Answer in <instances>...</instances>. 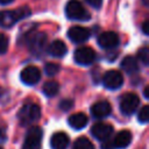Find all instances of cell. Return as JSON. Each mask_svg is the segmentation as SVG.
<instances>
[{
    "label": "cell",
    "mask_w": 149,
    "mask_h": 149,
    "mask_svg": "<svg viewBox=\"0 0 149 149\" xmlns=\"http://www.w3.org/2000/svg\"><path fill=\"white\" fill-rule=\"evenodd\" d=\"M90 36H91L90 29H87L85 27H80V26L71 27L68 31V37L73 43H83V42L87 41L90 38Z\"/></svg>",
    "instance_id": "9c48e42d"
},
{
    "label": "cell",
    "mask_w": 149,
    "mask_h": 149,
    "mask_svg": "<svg viewBox=\"0 0 149 149\" xmlns=\"http://www.w3.org/2000/svg\"><path fill=\"white\" fill-rule=\"evenodd\" d=\"M47 47V35L44 33L34 34L29 40V48L35 55H40Z\"/></svg>",
    "instance_id": "8fae6325"
},
{
    "label": "cell",
    "mask_w": 149,
    "mask_h": 149,
    "mask_svg": "<svg viewBox=\"0 0 149 149\" xmlns=\"http://www.w3.org/2000/svg\"><path fill=\"white\" fill-rule=\"evenodd\" d=\"M143 93H144V98H146V99H149V87H148V86L144 87Z\"/></svg>",
    "instance_id": "f546056e"
},
{
    "label": "cell",
    "mask_w": 149,
    "mask_h": 149,
    "mask_svg": "<svg viewBox=\"0 0 149 149\" xmlns=\"http://www.w3.org/2000/svg\"><path fill=\"white\" fill-rule=\"evenodd\" d=\"M29 15H30V9L27 6H23L13 10H2L0 12V26L3 28H9L16 21L22 20Z\"/></svg>",
    "instance_id": "6da1fadb"
},
{
    "label": "cell",
    "mask_w": 149,
    "mask_h": 149,
    "mask_svg": "<svg viewBox=\"0 0 149 149\" xmlns=\"http://www.w3.org/2000/svg\"><path fill=\"white\" fill-rule=\"evenodd\" d=\"M112 108H111V105L108 101L106 100H101V101H97L95 104L92 105L91 107V113L94 118L97 119H102V118H106L109 115Z\"/></svg>",
    "instance_id": "4fadbf2b"
},
{
    "label": "cell",
    "mask_w": 149,
    "mask_h": 149,
    "mask_svg": "<svg viewBox=\"0 0 149 149\" xmlns=\"http://www.w3.org/2000/svg\"><path fill=\"white\" fill-rule=\"evenodd\" d=\"M121 68L125 72L132 74L137 72L139 66H137V61L133 57V56H126L122 61H121Z\"/></svg>",
    "instance_id": "ac0fdd59"
},
{
    "label": "cell",
    "mask_w": 149,
    "mask_h": 149,
    "mask_svg": "<svg viewBox=\"0 0 149 149\" xmlns=\"http://www.w3.org/2000/svg\"><path fill=\"white\" fill-rule=\"evenodd\" d=\"M42 136H43V132L40 127L37 126L31 127L24 137L22 149H41Z\"/></svg>",
    "instance_id": "277c9868"
},
{
    "label": "cell",
    "mask_w": 149,
    "mask_h": 149,
    "mask_svg": "<svg viewBox=\"0 0 149 149\" xmlns=\"http://www.w3.org/2000/svg\"><path fill=\"white\" fill-rule=\"evenodd\" d=\"M58 70H59V65H57L55 63H48L44 66V71L48 76H55L58 72Z\"/></svg>",
    "instance_id": "603a6c76"
},
{
    "label": "cell",
    "mask_w": 149,
    "mask_h": 149,
    "mask_svg": "<svg viewBox=\"0 0 149 149\" xmlns=\"http://www.w3.org/2000/svg\"><path fill=\"white\" fill-rule=\"evenodd\" d=\"M72 149H94V146L87 137H78L74 141Z\"/></svg>",
    "instance_id": "ffe728a7"
},
{
    "label": "cell",
    "mask_w": 149,
    "mask_h": 149,
    "mask_svg": "<svg viewBox=\"0 0 149 149\" xmlns=\"http://www.w3.org/2000/svg\"><path fill=\"white\" fill-rule=\"evenodd\" d=\"M0 149H1V148H0Z\"/></svg>",
    "instance_id": "d6a6232c"
},
{
    "label": "cell",
    "mask_w": 149,
    "mask_h": 149,
    "mask_svg": "<svg viewBox=\"0 0 149 149\" xmlns=\"http://www.w3.org/2000/svg\"><path fill=\"white\" fill-rule=\"evenodd\" d=\"M20 78H21L22 83L26 85H35L36 83H38V80L41 78V71L36 66L29 65L21 71Z\"/></svg>",
    "instance_id": "ba28073f"
},
{
    "label": "cell",
    "mask_w": 149,
    "mask_h": 149,
    "mask_svg": "<svg viewBox=\"0 0 149 149\" xmlns=\"http://www.w3.org/2000/svg\"><path fill=\"white\" fill-rule=\"evenodd\" d=\"M139 104H140V99L135 93H126L121 97L120 111L125 115H130L136 111V108L139 107Z\"/></svg>",
    "instance_id": "5b68a950"
},
{
    "label": "cell",
    "mask_w": 149,
    "mask_h": 149,
    "mask_svg": "<svg viewBox=\"0 0 149 149\" xmlns=\"http://www.w3.org/2000/svg\"><path fill=\"white\" fill-rule=\"evenodd\" d=\"M93 136L99 141H106L113 133V127L109 123L105 122H98L95 123L91 129Z\"/></svg>",
    "instance_id": "7c38bea8"
},
{
    "label": "cell",
    "mask_w": 149,
    "mask_h": 149,
    "mask_svg": "<svg viewBox=\"0 0 149 149\" xmlns=\"http://www.w3.org/2000/svg\"><path fill=\"white\" fill-rule=\"evenodd\" d=\"M102 84L108 90H116L121 87V85L123 84V78L121 72H119L118 70L107 71L102 77Z\"/></svg>",
    "instance_id": "52a82bcc"
},
{
    "label": "cell",
    "mask_w": 149,
    "mask_h": 149,
    "mask_svg": "<svg viewBox=\"0 0 149 149\" xmlns=\"http://www.w3.org/2000/svg\"><path fill=\"white\" fill-rule=\"evenodd\" d=\"M48 52L52 57H63L66 54V45L61 40L52 41L48 47Z\"/></svg>",
    "instance_id": "2e32d148"
},
{
    "label": "cell",
    "mask_w": 149,
    "mask_h": 149,
    "mask_svg": "<svg viewBox=\"0 0 149 149\" xmlns=\"http://www.w3.org/2000/svg\"><path fill=\"white\" fill-rule=\"evenodd\" d=\"M101 149H114L112 141H106V142L101 146Z\"/></svg>",
    "instance_id": "f1b7e54d"
},
{
    "label": "cell",
    "mask_w": 149,
    "mask_h": 149,
    "mask_svg": "<svg viewBox=\"0 0 149 149\" xmlns=\"http://www.w3.org/2000/svg\"><path fill=\"white\" fill-rule=\"evenodd\" d=\"M6 140V128L3 126H0V142Z\"/></svg>",
    "instance_id": "83f0119b"
},
{
    "label": "cell",
    "mask_w": 149,
    "mask_h": 149,
    "mask_svg": "<svg viewBox=\"0 0 149 149\" xmlns=\"http://www.w3.org/2000/svg\"><path fill=\"white\" fill-rule=\"evenodd\" d=\"M41 116V109L36 104H26L17 113V119L22 126H28L38 120Z\"/></svg>",
    "instance_id": "7a4b0ae2"
},
{
    "label": "cell",
    "mask_w": 149,
    "mask_h": 149,
    "mask_svg": "<svg viewBox=\"0 0 149 149\" xmlns=\"http://www.w3.org/2000/svg\"><path fill=\"white\" fill-rule=\"evenodd\" d=\"M14 0H0V3L1 5H8V3H10V2H13Z\"/></svg>",
    "instance_id": "4dcf8cb0"
},
{
    "label": "cell",
    "mask_w": 149,
    "mask_h": 149,
    "mask_svg": "<svg viewBox=\"0 0 149 149\" xmlns=\"http://www.w3.org/2000/svg\"><path fill=\"white\" fill-rule=\"evenodd\" d=\"M87 121H88L87 116L84 113H80V112L70 115L69 120H68L70 127H72L73 129H83L87 125Z\"/></svg>",
    "instance_id": "e0dca14e"
},
{
    "label": "cell",
    "mask_w": 149,
    "mask_h": 149,
    "mask_svg": "<svg viewBox=\"0 0 149 149\" xmlns=\"http://www.w3.org/2000/svg\"><path fill=\"white\" fill-rule=\"evenodd\" d=\"M65 14L70 20H76V21H87L91 17L90 13L78 0H70L66 3Z\"/></svg>",
    "instance_id": "3957f363"
},
{
    "label": "cell",
    "mask_w": 149,
    "mask_h": 149,
    "mask_svg": "<svg viewBox=\"0 0 149 149\" xmlns=\"http://www.w3.org/2000/svg\"><path fill=\"white\" fill-rule=\"evenodd\" d=\"M142 2H143L144 6H148L149 5V0H142Z\"/></svg>",
    "instance_id": "1f68e13d"
},
{
    "label": "cell",
    "mask_w": 149,
    "mask_h": 149,
    "mask_svg": "<svg viewBox=\"0 0 149 149\" xmlns=\"http://www.w3.org/2000/svg\"><path fill=\"white\" fill-rule=\"evenodd\" d=\"M119 36L113 31H105L101 33L98 37V44L104 49H113L119 45Z\"/></svg>",
    "instance_id": "30bf717a"
},
{
    "label": "cell",
    "mask_w": 149,
    "mask_h": 149,
    "mask_svg": "<svg viewBox=\"0 0 149 149\" xmlns=\"http://www.w3.org/2000/svg\"><path fill=\"white\" fill-rule=\"evenodd\" d=\"M86 2L90 5V6H92L93 8H100V6H101V3H102V0H86Z\"/></svg>",
    "instance_id": "484cf974"
},
{
    "label": "cell",
    "mask_w": 149,
    "mask_h": 149,
    "mask_svg": "<svg viewBox=\"0 0 149 149\" xmlns=\"http://www.w3.org/2000/svg\"><path fill=\"white\" fill-rule=\"evenodd\" d=\"M72 105H73V102L71 101V100H63L61 104H59V107H61V109L62 111H68V109H70L71 107H72Z\"/></svg>",
    "instance_id": "d4e9b609"
},
{
    "label": "cell",
    "mask_w": 149,
    "mask_h": 149,
    "mask_svg": "<svg viewBox=\"0 0 149 149\" xmlns=\"http://www.w3.org/2000/svg\"><path fill=\"white\" fill-rule=\"evenodd\" d=\"M59 91V84L55 80H50V81H47L44 85H43V93L47 95V97H54L58 93Z\"/></svg>",
    "instance_id": "d6986e66"
},
{
    "label": "cell",
    "mask_w": 149,
    "mask_h": 149,
    "mask_svg": "<svg viewBox=\"0 0 149 149\" xmlns=\"http://www.w3.org/2000/svg\"><path fill=\"white\" fill-rule=\"evenodd\" d=\"M142 31H143V34H146V35H148L149 34V22L146 20L144 22H143V24H142Z\"/></svg>",
    "instance_id": "4316f807"
},
{
    "label": "cell",
    "mask_w": 149,
    "mask_h": 149,
    "mask_svg": "<svg viewBox=\"0 0 149 149\" xmlns=\"http://www.w3.org/2000/svg\"><path fill=\"white\" fill-rule=\"evenodd\" d=\"M73 58L79 65H90L95 61V51L90 47H81L74 51Z\"/></svg>",
    "instance_id": "8992f818"
},
{
    "label": "cell",
    "mask_w": 149,
    "mask_h": 149,
    "mask_svg": "<svg viewBox=\"0 0 149 149\" xmlns=\"http://www.w3.org/2000/svg\"><path fill=\"white\" fill-rule=\"evenodd\" d=\"M8 49V38L6 35L0 33V54H5Z\"/></svg>",
    "instance_id": "cb8c5ba5"
},
{
    "label": "cell",
    "mask_w": 149,
    "mask_h": 149,
    "mask_svg": "<svg viewBox=\"0 0 149 149\" xmlns=\"http://www.w3.org/2000/svg\"><path fill=\"white\" fill-rule=\"evenodd\" d=\"M69 142H70V139L68 134L63 132L55 133L50 139V144L52 149H66V147L69 146Z\"/></svg>",
    "instance_id": "5bb4252c"
},
{
    "label": "cell",
    "mask_w": 149,
    "mask_h": 149,
    "mask_svg": "<svg viewBox=\"0 0 149 149\" xmlns=\"http://www.w3.org/2000/svg\"><path fill=\"white\" fill-rule=\"evenodd\" d=\"M137 58H139L144 65H148V63H149V50H148L147 47H143V48H141V49L139 50V52H137Z\"/></svg>",
    "instance_id": "7402d4cb"
},
{
    "label": "cell",
    "mask_w": 149,
    "mask_h": 149,
    "mask_svg": "<svg viewBox=\"0 0 149 149\" xmlns=\"http://www.w3.org/2000/svg\"><path fill=\"white\" fill-rule=\"evenodd\" d=\"M132 141V134L129 130H121L119 132L114 140H113V147L114 148H118V149H122V148H126L128 147V144L130 143Z\"/></svg>",
    "instance_id": "9a60e30c"
},
{
    "label": "cell",
    "mask_w": 149,
    "mask_h": 149,
    "mask_svg": "<svg viewBox=\"0 0 149 149\" xmlns=\"http://www.w3.org/2000/svg\"><path fill=\"white\" fill-rule=\"evenodd\" d=\"M137 119L140 122L142 123H147L149 121V106L148 105H144L140 112H139V115H137Z\"/></svg>",
    "instance_id": "44dd1931"
}]
</instances>
